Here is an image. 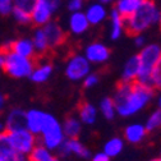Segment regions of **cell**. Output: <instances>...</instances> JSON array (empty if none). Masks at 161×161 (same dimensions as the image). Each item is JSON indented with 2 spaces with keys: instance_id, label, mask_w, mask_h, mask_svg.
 I'll list each match as a JSON object with an SVG mask.
<instances>
[{
  "instance_id": "obj_1",
  "label": "cell",
  "mask_w": 161,
  "mask_h": 161,
  "mask_svg": "<svg viewBox=\"0 0 161 161\" xmlns=\"http://www.w3.org/2000/svg\"><path fill=\"white\" fill-rule=\"evenodd\" d=\"M153 92L152 87L138 82H120L111 97L115 104L116 115L129 118L142 111L153 98Z\"/></svg>"
},
{
  "instance_id": "obj_2",
  "label": "cell",
  "mask_w": 161,
  "mask_h": 161,
  "mask_svg": "<svg viewBox=\"0 0 161 161\" xmlns=\"http://www.w3.org/2000/svg\"><path fill=\"white\" fill-rule=\"evenodd\" d=\"M160 14L161 10L153 0H143L141 7L125 18V28L133 35H142V32L158 23Z\"/></svg>"
},
{
  "instance_id": "obj_3",
  "label": "cell",
  "mask_w": 161,
  "mask_h": 161,
  "mask_svg": "<svg viewBox=\"0 0 161 161\" xmlns=\"http://www.w3.org/2000/svg\"><path fill=\"white\" fill-rule=\"evenodd\" d=\"M137 56L139 60V73L136 82L150 86L151 74L161 60V46L158 44L145 45Z\"/></svg>"
},
{
  "instance_id": "obj_4",
  "label": "cell",
  "mask_w": 161,
  "mask_h": 161,
  "mask_svg": "<svg viewBox=\"0 0 161 161\" xmlns=\"http://www.w3.org/2000/svg\"><path fill=\"white\" fill-rule=\"evenodd\" d=\"M3 51L5 53V56H4V64L2 67V70H4L9 77L14 79L30 78L32 69L36 64L35 60L17 55L10 50H3Z\"/></svg>"
},
{
  "instance_id": "obj_5",
  "label": "cell",
  "mask_w": 161,
  "mask_h": 161,
  "mask_svg": "<svg viewBox=\"0 0 161 161\" xmlns=\"http://www.w3.org/2000/svg\"><path fill=\"white\" fill-rule=\"evenodd\" d=\"M37 137H40V145L45 146L50 151H56L65 139L62 123L59 122L56 116L50 113H47L45 124Z\"/></svg>"
},
{
  "instance_id": "obj_6",
  "label": "cell",
  "mask_w": 161,
  "mask_h": 161,
  "mask_svg": "<svg viewBox=\"0 0 161 161\" xmlns=\"http://www.w3.org/2000/svg\"><path fill=\"white\" fill-rule=\"evenodd\" d=\"M7 133H8L10 146L17 153L28 156L31 151L35 148V146L37 145V136L31 133L27 128H19Z\"/></svg>"
},
{
  "instance_id": "obj_7",
  "label": "cell",
  "mask_w": 161,
  "mask_h": 161,
  "mask_svg": "<svg viewBox=\"0 0 161 161\" xmlns=\"http://www.w3.org/2000/svg\"><path fill=\"white\" fill-rule=\"evenodd\" d=\"M91 63L85 58L83 54H74L68 58L64 73L65 77L72 82H82L86 75L91 73Z\"/></svg>"
},
{
  "instance_id": "obj_8",
  "label": "cell",
  "mask_w": 161,
  "mask_h": 161,
  "mask_svg": "<svg viewBox=\"0 0 161 161\" xmlns=\"http://www.w3.org/2000/svg\"><path fill=\"white\" fill-rule=\"evenodd\" d=\"M58 157L67 160L69 156H77L82 160H90L91 158V151L90 148L82 143L78 138H65L64 142L59 146L56 150Z\"/></svg>"
},
{
  "instance_id": "obj_9",
  "label": "cell",
  "mask_w": 161,
  "mask_h": 161,
  "mask_svg": "<svg viewBox=\"0 0 161 161\" xmlns=\"http://www.w3.org/2000/svg\"><path fill=\"white\" fill-rule=\"evenodd\" d=\"M54 13L55 9L49 0H36L35 7L31 12V23L37 27H42L51 21Z\"/></svg>"
},
{
  "instance_id": "obj_10",
  "label": "cell",
  "mask_w": 161,
  "mask_h": 161,
  "mask_svg": "<svg viewBox=\"0 0 161 161\" xmlns=\"http://www.w3.org/2000/svg\"><path fill=\"white\" fill-rule=\"evenodd\" d=\"M83 55L91 64H104L110 59L111 53L105 44L96 41L86 46Z\"/></svg>"
},
{
  "instance_id": "obj_11",
  "label": "cell",
  "mask_w": 161,
  "mask_h": 161,
  "mask_svg": "<svg viewBox=\"0 0 161 161\" xmlns=\"http://www.w3.org/2000/svg\"><path fill=\"white\" fill-rule=\"evenodd\" d=\"M3 122H4L5 132L15 130L19 128H26V110L21 108L9 109L3 118Z\"/></svg>"
},
{
  "instance_id": "obj_12",
  "label": "cell",
  "mask_w": 161,
  "mask_h": 161,
  "mask_svg": "<svg viewBox=\"0 0 161 161\" xmlns=\"http://www.w3.org/2000/svg\"><path fill=\"white\" fill-rule=\"evenodd\" d=\"M2 49L3 50H10L17 55L30 58V59H33L36 56V50H35L32 40L27 38V37H22V38L14 40L12 42H8Z\"/></svg>"
},
{
  "instance_id": "obj_13",
  "label": "cell",
  "mask_w": 161,
  "mask_h": 161,
  "mask_svg": "<svg viewBox=\"0 0 161 161\" xmlns=\"http://www.w3.org/2000/svg\"><path fill=\"white\" fill-rule=\"evenodd\" d=\"M42 30H44V33L46 36V40H47V44H49L50 49L59 47L65 41V32H64L63 27L60 26L58 22L50 21L49 23L42 26Z\"/></svg>"
},
{
  "instance_id": "obj_14",
  "label": "cell",
  "mask_w": 161,
  "mask_h": 161,
  "mask_svg": "<svg viewBox=\"0 0 161 161\" xmlns=\"http://www.w3.org/2000/svg\"><path fill=\"white\" fill-rule=\"evenodd\" d=\"M46 115H47L46 111L40 110V109L27 110L26 111V128L35 136H38L45 124Z\"/></svg>"
},
{
  "instance_id": "obj_15",
  "label": "cell",
  "mask_w": 161,
  "mask_h": 161,
  "mask_svg": "<svg viewBox=\"0 0 161 161\" xmlns=\"http://www.w3.org/2000/svg\"><path fill=\"white\" fill-rule=\"evenodd\" d=\"M0 161H30L28 156L17 153L9 142L8 133H0Z\"/></svg>"
},
{
  "instance_id": "obj_16",
  "label": "cell",
  "mask_w": 161,
  "mask_h": 161,
  "mask_svg": "<svg viewBox=\"0 0 161 161\" xmlns=\"http://www.w3.org/2000/svg\"><path fill=\"white\" fill-rule=\"evenodd\" d=\"M53 72H54V67L51 63H49V62L38 63V64H35L28 79H31V82H33V83L42 85V83H46L51 78Z\"/></svg>"
},
{
  "instance_id": "obj_17",
  "label": "cell",
  "mask_w": 161,
  "mask_h": 161,
  "mask_svg": "<svg viewBox=\"0 0 161 161\" xmlns=\"http://www.w3.org/2000/svg\"><path fill=\"white\" fill-rule=\"evenodd\" d=\"M147 133L148 132L146 130L145 124L132 123V124L127 125L125 129H124V139L129 143L137 145V143H141L146 138Z\"/></svg>"
},
{
  "instance_id": "obj_18",
  "label": "cell",
  "mask_w": 161,
  "mask_h": 161,
  "mask_svg": "<svg viewBox=\"0 0 161 161\" xmlns=\"http://www.w3.org/2000/svg\"><path fill=\"white\" fill-rule=\"evenodd\" d=\"M68 27L73 35H83L90 28V23L87 21L85 13L80 10V12H74L70 14L69 21H68Z\"/></svg>"
},
{
  "instance_id": "obj_19",
  "label": "cell",
  "mask_w": 161,
  "mask_h": 161,
  "mask_svg": "<svg viewBox=\"0 0 161 161\" xmlns=\"http://www.w3.org/2000/svg\"><path fill=\"white\" fill-rule=\"evenodd\" d=\"M83 13H85V15L87 18L88 23L93 25V26L100 25L101 22H104L105 18L108 17V10H106L105 5L101 4V3H98V2L88 5L86 8V12H83Z\"/></svg>"
},
{
  "instance_id": "obj_20",
  "label": "cell",
  "mask_w": 161,
  "mask_h": 161,
  "mask_svg": "<svg viewBox=\"0 0 161 161\" xmlns=\"http://www.w3.org/2000/svg\"><path fill=\"white\" fill-rule=\"evenodd\" d=\"M98 115L97 108L91 103H82L78 108V119L85 125H92L96 123Z\"/></svg>"
},
{
  "instance_id": "obj_21",
  "label": "cell",
  "mask_w": 161,
  "mask_h": 161,
  "mask_svg": "<svg viewBox=\"0 0 161 161\" xmlns=\"http://www.w3.org/2000/svg\"><path fill=\"white\" fill-rule=\"evenodd\" d=\"M138 73H139V60H138L137 55H133L127 60L124 67H123L122 82H128V83L136 82Z\"/></svg>"
},
{
  "instance_id": "obj_22",
  "label": "cell",
  "mask_w": 161,
  "mask_h": 161,
  "mask_svg": "<svg viewBox=\"0 0 161 161\" xmlns=\"http://www.w3.org/2000/svg\"><path fill=\"white\" fill-rule=\"evenodd\" d=\"M125 30V18H123L115 9L110 13V38L118 40L122 37Z\"/></svg>"
},
{
  "instance_id": "obj_23",
  "label": "cell",
  "mask_w": 161,
  "mask_h": 161,
  "mask_svg": "<svg viewBox=\"0 0 161 161\" xmlns=\"http://www.w3.org/2000/svg\"><path fill=\"white\" fill-rule=\"evenodd\" d=\"M82 123L78 119V116H68L62 123L63 133L65 138H78V136L82 132Z\"/></svg>"
},
{
  "instance_id": "obj_24",
  "label": "cell",
  "mask_w": 161,
  "mask_h": 161,
  "mask_svg": "<svg viewBox=\"0 0 161 161\" xmlns=\"http://www.w3.org/2000/svg\"><path fill=\"white\" fill-rule=\"evenodd\" d=\"M28 160L30 161H60V158L55 156L53 151H50L49 148H46L45 146L40 143H37L35 148L31 151V153L28 155Z\"/></svg>"
},
{
  "instance_id": "obj_25",
  "label": "cell",
  "mask_w": 161,
  "mask_h": 161,
  "mask_svg": "<svg viewBox=\"0 0 161 161\" xmlns=\"http://www.w3.org/2000/svg\"><path fill=\"white\" fill-rule=\"evenodd\" d=\"M143 0H118L115 4V10L123 18L132 15L142 4Z\"/></svg>"
},
{
  "instance_id": "obj_26",
  "label": "cell",
  "mask_w": 161,
  "mask_h": 161,
  "mask_svg": "<svg viewBox=\"0 0 161 161\" xmlns=\"http://www.w3.org/2000/svg\"><path fill=\"white\" fill-rule=\"evenodd\" d=\"M123 150H124V139L120 138V137H113L105 142L103 152L106 153L111 158V157L120 155Z\"/></svg>"
},
{
  "instance_id": "obj_27",
  "label": "cell",
  "mask_w": 161,
  "mask_h": 161,
  "mask_svg": "<svg viewBox=\"0 0 161 161\" xmlns=\"http://www.w3.org/2000/svg\"><path fill=\"white\" fill-rule=\"evenodd\" d=\"M31 40H32V42H33L36 54H45V53H47L50 50L42 27H37L36 28V31L33 32V36H32Z\"/></svg>"
},
{
  "instance_id": "obj_28",
  "label": "cell",
  "mask_w": 161,
  "mask_h": 161,
  "mask_svg": "<svg viewBox=\"0 0 161 161\" xmlns=\"http://www.w3.org/2000/svg\"><path fill=\"white\" fill-rule=\"evenodd\" d=\"M97 110H100L101 115L106 119V120H113L116 115V109H115V104L113 101L111 97H104L98 104Z\"/></svg>"
},
{
  "instance_id": "obj_29",
  "label": "cell",
  "mask_w": 161,
  "mask_h": 161,
  "mask_svg": "<svg viewBox=\"0 0 161 161\" xmlns=\"http://www.w3.org/2000/svg\"><path fill=\"white\" fill-rule=\"evenodd\" d=\"M145 127L147 132H155L161 128V109H156L148 115Z\"/></svg>"
},
{
  "instance_id": "obj_30",
  "label": "cell",
  "mask_w": 161,
  "mask_h": 161,
  "mask_svg": "<svg viewBox=\"0 0 161 161\" xmlns=\"http://www.w3.org/2000/svg\"><path fill=\"white\" fill-rule=\"evenodd\" d=\"M12 14H13L14 19H15L18 23H21V25H28V23H31V14L27 13V12H23L21 9L13 8L12 9Z\"/></svg>"
},
{
  "instance_id": "obj_31",
  "label": "cell",
  "mask_w": 161,
  "mask_h": 161,
  "mask_svg": "<svg viewBox=\"0 0 161 161\" xmlns=\"http://www.w3.org/2000/svg\"><path fill=\"white\" fill-rule=\"evenodd\" d=\"M36 0H13V8L21 9L23 12H27L31 14L33 7H35Z\"/></svg>"
},
{
  "instance_id": "obj_32",
  "label": "cell",
  "mask_w": 161,
  "mask_h": 161,
  "mask_svg": "<svg viewBox=\"0 0 161 161\" xmlns=\"http://www.w3.org/2000/svg\"><path fill=\"white\" fill-rule=\"evenodd\" d=\"M150 86L153 90H161V60L157 64V67L155 68V70L151 74V82Z\"/></svg>"
},
{
  "instance_id": "obj_33",
  "label": "cell",
  "mask_w": 161,
  "mask_h": 161,
  "mask_svg": "<svg viewBox=\"0 0 161 161\" xmlns=\"http://www.w3.org/2000/svg\"><path fill=\"white\" fill-rule=\"evenodd\" d=\"M98 82H100V77H98V74L92 73V72H91L88 75H86L85 79L82 80V83H83L85 88H87V90L96 87V86L98 85Z\"/></svg>"
},
{
  "instance_id": "obj_34",
  "label": "cell",
  "mask_w": 161,
  "mask_h": 161,
  "mask_svg": "<svg viewBox=\"0 0 161 161\" xmlns=\"http://www.w3.org/2000/svg\"><path fill=\"white\" fill-rule=\"evenodd\" d=\"M13 9V0H0V14L8 15Z\"/></svg>"
},
{
  "instance_id": "obj_35",
  "label": "cell",
  "mask_w": 161,
  "mask_h": 161,
  "mask_svg": "<svg viewBox=\"0 0 161 161\" xmlns=\"http://www.w3.org/2000/svg\"><path fill=\"white\" fill-rule=\"evenodd\" d=\"M83 4H85L83 0H69L67 7H68L69 12L74 13V12H80V10H82Z\"/></svg>"
},
{
  "instance_id": "obj_36",
  "label": "cell",
  "mask_w": 161,
  "mask_h": 161,
  "mask_svg": "<svg viewBox=\"0 0 161 161\" xmlns=\"http://www.w3.org/2000/svg\"><path fill=\"white\" fill-rule=\"evenodd\" d=\"M90 161H110V157L103 151H100V152H96L95 155H91Z\"/></svg>"
},
{
  "instance_id": "obj_37",
  "label": "cell",
  "mask_w": 161,
  "mask_h": 161,
  "mask_svg": "<svg viewBox=\"0 0 161 161\" xmlns=\"http://www.w3.org/2000/svg\"><path fill=\"white\" fill-rule=\"evenodd\" d=\"M136 37H134V45L138 47V49H142L145 45H146V38H145V36H142V35H134Z\"/></svg>"
},
{
  "instance_id": "obj_38",
  "label": "cell",
  "mask_w": 161,
  "mask_h": 161,
  "mask_svg": "<svg viewBox=\"0 0 161 161\" xmlns=\"http://www.w3.org/2000/svg\"><path fill=\"white\" fill-rule=\"evenodd\" d=\"M5 106H7V97L2 91H0V114L5 110Z\"/></svg>"
},
{
  "instance_id": "obj_39",
  "label": "cell",
  "mask_w": 161,
  "mask_h": 161,
  "mask_svg": "<svg viewBox=\"0 0 161 161\" xmlns=\"http://www.w3.org/2000/svg\"><path fill=\"white\" fill-rule=\"evenodd\" d=\"M50 2V4L54 7V9L56 10L58 8H59V5H60V0H49Z\"/></svg>"
},
{
  "instance_id": "obj_40",
  "label": "cell",
  "mask_w": 161,
  "mask_h": 161,
  "mask_svg": "<svg viewBox=\"0 0 161 161\" xmlns=\"http://www.w3.org/2000/svg\"><path fill=\"white\" fill-rule=\"evenodd\" d=\"M2 132H5V129H4V122H3V118L0 116V133Z\"/></svg>"
},
{
  "instance_id": "obj_41",
  "label": "cell",
  "mask_w": 161,
  "mask_h": 161,
  "mask_svg": "<svg viewBox=\"0 0 161 161\" xmlns=\"http://www.w3.org/2000/svg\"><path fill=\"white\" fill-rule=\"evenodd\" d=\"M157 109H161V93L157 97Z\"/></svg>"
},
{
  "instance_id": "obj_42",
  "label": "cell",
  "mask_w": 161,
  "mask_h": 161,
  "mask_svg": "<svg viewBox=\"0 0 161 161\" xmlns=\"http://www.w3.org/2000/svg\"><path fill=\"white\" fill-rule=\"evenodd\" d=\"M97 2H98V3H101V4H104V5H105V4H109V3H111V2H113V0H97Z\"/></svg>"
},
{
  "instance_id": "obj_43",
  "label": "cell",
  "mask_w": 161,
  "mask_h": 161,
  "mask_svg": "<svg viewBox=\"0 0 161 161\" xmlns=\"http://www.w3.org/2000/svg\"><path fill=\"white\" fill-rule=\"evenodd\" d=\"M152 161H161V157H158V158H153Z\"/></svg>"
},
{
  "instance_id": "obj_44",
  "label": "cell",
  "mask_w": 161,
  "mask_h": 161,
  "mask_svg": "<svg viewBox=\"0 0 161 161\" xmlns=\"http://www.w3.org/2000/svg\"><path fill=\"white\" fill-rule=\"evenodd\" d=\"M158 23H160V26H161V14H160V19H158Z\"/></svg>"
},
{
  "instance_id": "obj_45",
  "label": "cell",
  "mask_w": 161,
  "mask_h": 161,
  "mask_svg": "<svg viewBox=\"0 0 161 161\" xmlns=\"http://www.w3.org/2000/svg\"><path fill=\"white\" fill-rule=\"evenodd\" d=\"M63 161H69V160H68V158H67V160H63Z\"/></svg>"
},
{
  "instance_id": "obj_46",
  "label": "cell",
  "mask_w": 161,
  "mask_h": 161,
  "mask_svg": "<svg viewBox=\"0 0 161 161\" xmlns=\"http://www.w3.org/2000/svg\"><path fill=\"white\" fill-rule=\"evenodd\" d=\"M0 72H2V68H0Z\"/></svg>"
},
{
  "instance_id": "obj_47",
  "label": "cell",
  "mask_w": 161,
  "mask_h": 161,
  "mask_svg": "<svg viewBox=\"0 0 161 161\" xmlns=\"http://www.w3.org/2000/svg\"><path fill=\"white\" fill-rule=\"evenodd\" d=\"M160 157H161V153H160Z\"/></svg>"
}]
</instances>
